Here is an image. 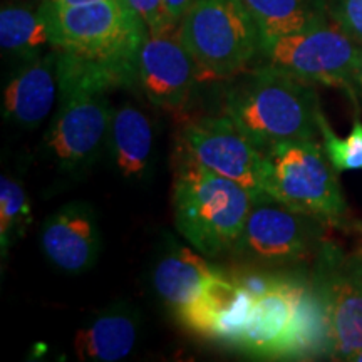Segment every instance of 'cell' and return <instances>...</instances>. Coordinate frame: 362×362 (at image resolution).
<instances>
[{"instance_id":"obj_1","label":"cell","mask_w":362,"mask_h":362,"mask_svg":"<svg viewBox=\"0 0 362 362\" xmlns=\"http://www.w3.org/2000/svg\"><path fill=\"white\" fill-rule=\"evenodd\" d=\"M223 111L262 153L279 143L320 134L322 110L314 84L267 64L230 79Z\"/></svg>"},{"instance_id":"obj_2","label":"cell","mask_w":362,"mask_h":362,"mask_svg":"<svg viewBox=\"0 0 362 362\" xmlns=\"http://www.w3.org/2000/svg\"><path fill=\"white\" fill-rule=\"evenodd\" d=\"M54 49L101 72L117 88L136 83L138 54L148 27L123 0L78 7H54L47 0Z\"/></svg>"},{"instance_id":"obj_3","label":"cell","mask_w":362,"mask_h":362,"mask_svg":"<svg viewBox=\"0 0 362 362\" xmlns=\"http://www.w3.org/2000/svg\"><path fill=\"white\" fill-rule=\"evenodd\" d=\"M173 216L178 233L206 259L230 255L253 206L252 193L214 171L175 160Z\"/></svg>"},{"instance_id":"obj_4","label":"cell","mask_w":362,"mask_h":362,"mask_svg":"<svg viewBox=\"0 0 362 362\" xmlns=\"http://www.w3.org/2000/svg\"><path fill=\"white\" fill-rule=\"evenodd\" d=\"M61 94L45 131L44 155L66 173L86 170L106 151L112 107L107 93L116 89L93 72L71 66L59 52Z\"/></svg>"},{"instance_id":"obj_5","label":"cell","mask_w":362,"mask_h":362,"mask_svg":"<svg viewBox=\"0 0 362 362\" xmlns=\"http://www.w3.org/2000/svg\"><path fill=\"white\" fill-rule=\"evenodd\" d=\"M178 33L202 79L237 78L260 54V30L243 0H197Z\"/></svg>"},{"instance_id":"obj_6","label":"cell","mask_w":362,"mask_h":362,"mask_svg":"<svg viewBox=\"0 0 362 362\" xmlns=\"http://www.w3.org/2000/svg\"><path fill=\"white\" fill-rule=\"evenodd\" d=\"M264 193L324 221H341L347 211L337 171L315 139H293L267 149Z\"/></svg>"},{"instance_id":"obj_7","label":"cell","mask_w":362,"mask_h":362,"mask_svg":"<svg viewBox=\"0 0 362 362\" xmlns=\"http://www.w3.org/2000/svg\"><path fill=\"white\" fill-rule=\"evenodd\" d=\"M327 221L291 210L269 194L253 200L245 228L230 255L237 264L296 269L319 257Z\"/></svg>"},{"instance_id":"obj_8","label":"cell","mask_w":362,"mask_h":362,"mask_svg":"<svg viewBox=\"0 0 362 362\" xmlns=\"http://www.w3.org/2000/svg\"><path fill=\"white\" fill-rule=\"evenodd\" d=\"M361 45L329 22L260 42V64L310 84L341 88L354 98V72ZM356 99V98H354Z\"/></svg>"},{"instance_id":"obj_9","label":"cell","mask_w":362,"mask_h":362,"mask_svg":"<svg viewBox=\"0 0 362 362\" xmlns=\"http://www.w3.org/2000/svg\"><path fill=\"white\" fill-rule=\"evenodd\" d=\"M175 160L192 163L242 185L253 200L264 197V153L228 116L188 121L176 138Z\"/></svg>"},{"instance_id":"obj_10","label":"cell","mask_w":362,"mask_h":362,"mask_svg":"<svg viewBox=\"0 0 362 362\" xmlns=\"http://www.w3.org/2000/svg\"><path fill=\"white\" fill-rule=\"evenodd\" d=\"M312 280L327 317L329 357L351 361L362 349V257H344L336 247H322Z\"/></svg>"},{"instance_id":"obj_11","label":"cell","mask_w":362,"mask_h":362,"mask_svg":"<svg viewBox=\"0 0 362 362\" xmlns=\"http://www.w3.org/2000/svg\"><path fill=\"white\" fill-rule=\"evenodd\" d=\"M198 79L200 71L178 27L146 34L138 54L136 83L153 106L170 112L183 111Z\"/></svg>"},{"instance_id":"obj_12","label":"cell","mask_w":362,"mask_h":362,"mask_svg":"<svg viewBox=\"0 0 362 362\" xmlns=\"http://www.w3.org/2000/svg\"><path fill=\"white\" fill-rule=\"evenodd\" d=\"M309 284L300 269L285 270L270 292L253 300L237 351L257 359H296L298 302Z\"/></svg>"},{"instance_id":"obj_13","label":"cell","mask_w":362,"mask_h":362,"mask_svg":"<svg viewBox=\"0 0 362 362\" xmlns=\"http://www.w3.org/2000/svg\"><path fill=\"white\" fill-rule=\"evenodd\" d=\"M151 282L158 298L181 325L228 282V275L223 269L208 264L198 250L168 238L153 267Z\"/></svg>"},{"instance_id":"obj_14","label":"cell","mask_w":362,"mask_h":362,"mask_svg":"<svg viewBox=\"0 0 362 362\" xmlns=\"http://www.w3.org/2000/svg\"><path fill=\"white\" fill-rule=\"evenodd\" d=\"M39 238L45 259L67 275L93 269L103 250L98 214L86 202L66 203L49 215Z\"/></svg>"},{"instance_id":"obj_15","label":"cell","mask_w":362,"mask_h":362,"mask_svg":"<svg viewBox=\"0 0 362 362\" xmlns=\"http://www.w3.org/2000/svg\"><path fill=\"white\" fill-rule=\"evenodd\" d=\"M61 94L59 51L51 49L34 61L24 62L4 88L2 116L8 124L37 129L47 119Z\"/></svg>"},{"instance_id":"obj_16","label":"cell","mask_w":362,"mask_h":362,"mask_svg":"<svg viewBox=\"0 0 362 362\" xmlns=\"http://www.w3.org/2000/svg\"><path fill=\"white\" fill-rule=\"evenodd\" d=\"M143 332V314L129 302H115L89 315L76 330L72 349L84 362H117L133 354Z\"/></svg>"},{"instance_id":"obj_17","label":"cell","mask_w":362,"mask_h":362,"mask_svg":"<svg viewBox=\"0 0 362 362\" xmlns=\"http://www.w3.org/2000/svg\"><path fill=\"white\" fill-rule=\"evenodd\" d=\"M106 153L117 173L131 183L149 176L155 155V124L133 103H121L112 110Z\"/></svg>"},{"instance_id":"obj_18","label":"cell","mask_w":362,"mask_h":362,"mask_svg":"<svg viewBox=\"0 0 362 362\" xmlns=\"http://www.w3.org/2000/svg\"><path fill=\"white\" fill-rule=\"evenodd\" d=\"M0 47L7 56L29 62L54 49L47 0H17L0 8Z\"/></svg>"},{"instance_id":"obj_19","label":"cell","mask_w":362,"mask_h":362,"mask_svg":"<svg viewBox=\"0 0 362 362\" xmlns=\"http://www.w3.org/2000/svg\"><path fill=\"white\" fill-rule=\"evenodd\" d=\"M260 30V42L327 22L324 0H243Z\"/></svg>"},{"instance_id":"obj_20","label":"cell","mask_w":362,"mask_h":362,"mask_svg":"<svg viewBox=\"0 0 362 362\" xmlns=\"http://www.w3.org/2000/svg\"><path fill=\"white\" fill-rule=\"evenodd\" d=\"M33 223V208L24 185L12 176L0 180V248L6 257L17 240L24 238Z\"/></svg>"},{"instance_id":"obj_21","label":"cell","mask_w":362,"mask_h":362,"mask_svg":"<svg viewBox=\"0 0 362 362\" xmlns=\"http://www.w3.org/2000/svg\"><path fill=\"white\" fill-rule=\"evenodd\" d=\"M319 131L330 165L337 173L362 170V121L354 119L351 133L341 138L330 129L324 112L319 116Z\"/></svg>"},{"instance_id":"obj_22","label":"cell","mask_w":362,"mask_h":362,"mask_svg":"<svg viewBox=\"0 0 362 362\" xmlns=\"http://www.w3.org/2000/svg\"><path fill=\"white\" fill-rule=\"evenodd\" d=\"M329 17L362 47V0H329Z\"/></svg>"},{"instance_id":"obj_23","label":"cell","mask_w":362,"mask_h":362,"mask_svg":"<svg viewBox=\"0 0 362 362\" xmlns=\"http://www.w3.org/2000/svg\"><path fill=\"white\" fill-rule=\"evenodd\" d=\"M123 2L144 22L148 33H160L168 29L163 13V0H123Z\"/></svg>"},{"instance_id":"obj_24","label":"cell","mask_w":362,"mask_h":362,"mask_svg":"<svg viewBox=\"0 0 362 362\" xmlns=\"http://www.w3.org/2000/svg\"><path fill=\"white\" fill-rule=\"evenodd\" d=\"M197 0H163V13H165L166 27H178L181 19L185 17Z\"/></svg>"},{"instance_id":"obj_25","label":"cell","mask_w":362,"mask_h":362,"mask_svg":"<svg viewBox=\"0 0 362 362\" xmlns=\"http://www.w3.org/2000/svg\"><path fill=\"white\" fill-rule=\"evenodd\" d=\"M352 90H354V98H362V47L357 56L354 72H352Z\"/></svg>"},{"instance_id":"obj_26","label":"cell","mask_w":362,"mask_h":362,"mask_svg":"<svg viewBox=\"0 0 362 362\" xmlns=\"http://www.w3.org/2000/svg\"><path fill=\"white\" fill-rule=\"evenodd\" d=\"M51 6L54 7H78V6H88V4L103 2V0H49Z\"/></svg>"},{"instance_id":"obj_27","label":"cell","mask_w":362,"mask_h":362,"mask_svg":"<svg viewBox=\"0 0 362 362\" xmlns=\"http://www.w3.org/2000/svg\"><path fill=\"white\" fill-rule=\"evenodd\" d=\"M351 362H362V349L351 357Z\"/></svg>"}]
</instances>
